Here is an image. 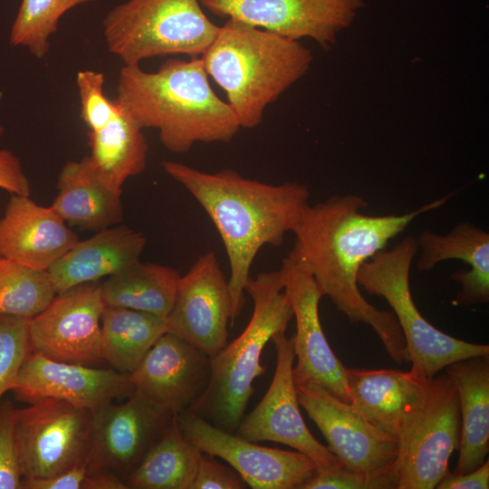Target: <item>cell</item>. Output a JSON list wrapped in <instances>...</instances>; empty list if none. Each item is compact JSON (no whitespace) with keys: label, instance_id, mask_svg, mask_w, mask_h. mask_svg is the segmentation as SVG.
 Masks as SVG:
<instances>
[{"label":"cell","instance_id":"cell-1","mask_svg":"<svg viewBox=\"0 0 489 489\" xmlns=\"http://www.w3.org/2000/svg\"><path fill=\"white\" fill-rule=\"evenodd\" d=\"M454 193L403 215L361 213L367 201L358 195H335L307 205L292 230L294 243L287 257L307 270L323 296L351 323L370 326L388 356L399 365L410 362L407 342L393 312L371 305L359 289L364 263L387 247L417 216L442 206Z\"/></svg>","mask_w":489,"mask_h":489},{"label":"cell","instance_id":"cell-2","mask_svg":"<svg viewBox=\"0 0 489 489\" xmlns=\"http://www.w3.org/2000/svg\"><path fill=\"white\" fill-rule=\"evenodd\" d=\"M162 168L200 204L221 236L229 262L234 326L256 254L266 244L281 245L292 232L309 204V188L298 182L268 184L233 169L205 172L173 160L162 162Z\"/></svg>","mask_w":489,"mask_h":489},{"label":"cell","instance_id":"cell-3","mask_svg":"<svg viewBox=\"0 0 489 489\" xmlns=\"http://www.w3.org/2000/svg\"><path fill=\"white\" fill-rule=\"evenodd\" d=\"M114 101L161 144L186 153L197 142H229L241 129L227 101L212 89L202 58L168 59L157 72L124 65Z\"/></svg>","mask_w":489,"mask_h":489},{"label":"cell","instance_id":"cell-4","mask_svg":"<svg viewBox=\"0 0 489 489\" xmlns=\"http://www.w3.org/2000/svg\"><path fill=\"white\" fill-rule=\"evenodd\" d=\"M201 58L240 127L253 129L267 106L307 72L312 54L299 41L228 18Z\"/></svg>","mask_w":489,"mask_h":489},{"label":"cell","instance_id":"cell-5","mask_svg":"<svg viewBox=\"0 0 489 489\" xmlns=\"http://www.w3.org/2000/svg\"><path fill=\"white\" fill-rule=\"evenodd\" d=\"M244 291L254 302L252 316L236 339L210 357L208 384L189 408L229 433L244 416L254 379L265 371L260 360L264 346L276 332H285L293 317L280 270L250 277Z\"/></svg>","mask_w":489,"mask_h":489},{"label":"cell","instance_id":"cell-6","mask_svg":"<svg viewBox=\"0 0 489 489\" xmlns=\"http://www.w3.org/2000/svg\"><path fill=\"white\" fill-rule=\"evenodd\" d=\"M417 252V237L408 235L391 250H380L364 263L357 280L367 292L383 298L392 308L407 342L411 369L428 379L457 360L489 355V346L455 339L422 316L409 284Z\"/></svg>","mask_w":489,"mask_h":489},{"label":"cell","instance_id":"cell-7","mask_svg":"<svg viewBox=\"0 0 489 489\" xmlns=\"http://www.w3.org/2000/svg\"><path fill=\"white\" fill-rule=\"evenodd\" d=\"M218 29L199 0H128L103 20L107 46L124 65L170 54L202 56Z\"/></svg>","mask_w":489,"mask_h":489},{"label":"cell","instance_id":"cell-8","mask_svg":"<svg viewBox=\"0 0 489 489\" xmlns=\"http://www.w3.org/2000/svg\"><path fill=\"white\" fill-rule=\"evenodd\" d=\"M396 437L398 489L436 488L461 440L458 394L446 372L425 379L404 410Z\"/></svg>","mask_w":489,"mask_h":489},{"label":"cell","instance_id":"cell-9","mask_svg":"<svg viewBox=\"0 0 489 489\" xmlns=\"http://www.w3.org/2000/svg\"><path fill=\"white\" fill-rule=\"evenodd\" d=\"M93 413L44 398L15 409L14 439L23 479L48 478L86 463Z\"/></svg>","mask_w":489,"mask_h":489},{"label":"cell","instance_id":"cell-10","mask_svg":"<svg viewBox=\"0 0 489 489\" xmlns=\"http://www.w3.org/2000/svg\"><path fill=\"white\" fill-rule=\"evenodd\" d=\"M177 420L188 442L227 462L251 488L301 489L317 468L301 452L259 446L214 426L190 409L177 414Z\"/></svg>","mask_w":489,"mask_h":489},{"label":"cell","instance_id":"cell-11","mask_svg":"<svg viewBox=\"0 0 489 489\" xmlns=\"http://www.w3.org/2000/svg\"><path fill=\"white\" fill-rule=\"evenodd\" d=\"M175 415L137 392L121 404L112 402L93 413L86 466L125 480L159 439Z\"/></svg>","mask_w":489,"mask_h":489},{"label":"cell","instance_id":"cell-12","mask_svg":"<svg viewBox=\"0 0 489 489\" xmlns=\"http://www.w3.org/2000/svg\"><path fill=\"white\" fill-rule=\"evenodd\" d=\"M101 283H87L59 292L30 319L31 351L49 359L93 366L102 361Z\"/></svg>","mask_w":489,"mask_h":489},{"label":"cell","instance_id":"cell-13","mask_svg":"<svg viewBox=\"0 0 489 489\" xmlns=\"http://www.w3.org/2000/svg\"><path fill=\"white\" fill-rule=\"evenodd\" d=\"M271 340L276 351L273 378L261 401L243 417L235 434L255 443L272 441L286 445L310 457L317 468L327 465L337 457L312 435L299 408L292 374V338L279 331Z\"/></svg>","mask_w":489,"mask_h":489},{"label":"cell","instance_id":"cell-14","mask_svg":"<svg viewBox=\"0 0 489 489\" xmlns=\"http://www.w3.org/2000/svg\"><path fill=\"white\" fill-rule=\"evenodd\" d=\"M230 317L228 281L216 254L206 252L180 275L167 332L213 357L227 343Z\"/></svg>","mask_w":489,"mask_h":489},{"label":"cell","instance_id":"cell-15","mask_svg":"<svg viewBox=\"0 0 489 489\" xmlns=\"http://www.w3.org/2000/svg\"><path fill=\"white\" fill-rule=\"evenodd\" d=\"M225 18L243 21L281 36L311 38L327 48L350 25L362 0H199Z\"/></svg>","mask_w":489,"mask_h":489},{"label":"cell","instance_id":"cell-16","mask_svg":"<svg viewBox=\"0 0 489 489\" xmlns=\"http://www.w3.org/2000/svg\"><path fill=\"white\" fill-rule=\"evenodd\" d=\"M280 271L283 292L296 322V331L292 337L297 358L292 369L295 385H318L350 404L347 368L330 347L320 321L319 302L323 294L313 276L290 258L283 260Z\"/></svg>","mask_w":489,"mask_h":489},{"label":"cell","instance_id":"cell-17","mask_svg":"<svg viewBox=\"0 0 489 489\" xmlns=\"http://www.w3.org/2000/svg\"><path fill=\"white\" fill-rule=\"evenodd\" d=\"M300 406L347 467L372 471L393 463L397 438L371 425L351 404L315 384L296 385Z\"/></svg>","mask_w":489,"mask_h":489},{"label":"cell","instance_id":"cell-18","mask_svg":"<svg viewBox=\"0 0 489 489\" xmlns=\"http://www.w3.org/2000/svg\"><path fill=\"white\" fill-rule=\"evenodd\" d=\"M11 391L29 404L53 398L94 413L115 398L129 397L134 387L128 373L58 361L31 351Z\"/></svg>","mask_w":489,"mask_h":489},{"label":"cell","instance_id":"cell-19","mask_svg":"<svg viewBox=\"0 0 489 489\" xmlns=\"http://www.w3.org/2000/svg\"><path fill=\"white\" fill-rule=\"evenodd\" d=\"M210 357L165 332L129 373L134 391L173 414L189 409L210 379Z\"/></svg>","mask_w":489,"mask_h":489},{"label":"cell","instance_id":"cell-20","mask_svg":"<svg viewBox=\"0 0 489 489\" xmlns=\"http://www.w3.org/2000/svg\"><path fill=\"white\" fill-rule=\"evenodd\" d=\"M78 241L52 206H40L29 196H10L0 219L1 258L48 271Z\"/></svg>","mask_w":489,"mask_h":489},{"label":"cell","instance_id":"cell-21","mask_svg":"<svg viewBox=\"0 0 489 489\" xmlns=\"http://www.w3.org/2000/svg\"><path fill=\"white\" fill-rule=\"evenodd\" d=\"M419 271H428L439 263L458 259L470 270H459L451 279L461 286L455 303L470 306L489 302V234L471 222L457 224L446 235L422 231L417 238Z\"/></svg>","mask_w":489,"mask_h":489},{"label":"cell","instance_id":"cell-22","mask_svg":"<svg viewBox=\"0 0 489 489\" xmlns=\"http://www.w3.org/2000/svg\"><path fill=\"white\" fill-rule=\"evenodd\" d=\"M145 245L141 232L124 225L104 228L79 240L48 270L56 293L121 271L139 261Z\"/></svg>","mask_w":489,"mask_h":489},{"label":"cell","instance_id":"cell-23","mask_svg":"<svg viewBox=\"0 0 489 489\" xmlns=\"http://www.w3.org/2000/svg\"><path fill=\"white\" fill-rule=\"evenodd\" d=\"M57 190L51 206L68 225L98 232L123 219L122 190L110 186L88 156L62 166Z\"/></svg>","mask_w":489,"mask_h":489},{"label":"cell","instance_id":"cell-24","mask_svg":"<svg viewBox=\"0 0 489 489\" xmlns=\"http://www.w3.org/2000/svg\"><path fill=\"white\" fill-rule=\"evenodd\" d=\"M458 394L459 457L454 472L465 474L484 463L489 452V355L457 360L445 368Z\"/></svg>","mask_w":489,"mask_h":489},{"label":"cell","instance_id":"cell-25","mask_svg":"<svg viewBox=\"0 0 489 489\" xmlns=\"http://www.w3.org/2000/svg\"><path fill=\"white\" fill-rule=\"evenodd\" d=\"M425 379L413 369H346L350 404L371 425L395 437L404 410Z\"/></svg>","mask_w":489,"mask_h":489},{"label":"cell","instance_id":"cell-26","mask_svg":"<svg viewBox=\"0 0 489 489\" xmlns=\"http://www.w3.org/2000/svg\"><path fill=\"white\" fill-rule=\"evenodd\" d=\"M120 107L114 120L99 130H89L87 136L92 167L110 186L122 190L129 177L144 171L148 144L140 125Z\"/></svg>","mask_w":489,"mask_h":489},{"label":"cell","instance_id":"cell-27","mask_svg":"<svg viewBox=\"0 0 489 489\" xmlns=\"http://www.w3.org/2000/svg\"><path fill=\"white\" fill-rule=\"evenodd\" d=\"M180 275L172 267L137 261L101 283V298L104 305L167 318L175 302Z\"/></svg>","mask_w":489,"mask_h":489},{"label":"cell","instance_id":"cell-28","mask_svg":"<svg viewBox=\"0 0 489 489\" xmlns=\"http://www.w3.org/2000/svg\"><path fill=\"white\" fill-rule=\"evenodd\" d=\"M101 324L103 360L128 374L167 332V318L119 306L104 305Z\"/></svg>","mask_w":489,"mask_h":489},{"label":"cell","instance_id":"cell-29","mask_svg":"<svg viewBox=\"0 0 489 489\" xmlns=\"http://www.w3.org/2000/svg\"><path fill=\"white\" fill-rule=\"evenodd\" d=\"M201 453L183 436L175 415L124 483L128 489H191Z\"/></svg>","mask_w":489,"mask_h":489},{"label":"cell","instance_id":"cell-30","mask_svg":"<svg viewBox=\"0 0 489 489\" xmlns=\"http://www.w3.org/2000/svg\"><path fill=\"white\" fill-rule=\"evenodd\" d=\"M48 271L10 261L0 266V315L32 319L56 295Z\"/></svg>","mask_w":489,"mask_h":489},{"label":"cell","instance_id":"cell-31","mask_svg":"<svg viewBox=\"0 0 489 489\" xmlns=\"http://www.w3.org/2000/svg\"><path fill=\"white\" fill-rule=\"evenodd\" d=\"M94 0H22L10 31L13 46L26 47L36 58L50 48L49 39L57 31L60 18L70 9Z\"/></svg>","mask_w":489,"mask_h":489},{"label":"cell","instance_id":"cell-32","mask_svg":"<svg viewBox=\"0 0 489 489\" xmlns=\"http://www.w3.org/2000/svg\"><path fill=\"white\" fill-rule=\"evenodd\" d=\"M394 462L372 471H358L344 465L338 458L316 468L301 489H398Z\"/></svg>","mask_w":489,"mask_h":489},{"label":"cell","instance_id":"cell-33","mask_svg":"<svg viewBox=\"0 0 489 489\" xmlns=\"http://www.w3.org/2000/svg\"><path fill=\"white\" fill-rule=\"evenodd\" d=\"M29 321L28 318L0 315V398L12 389L31 352Z\"/></svg>","mask_w":489,"mask_h":489},{"label":"cell","instance_id":"cell-34","mask_svg":"<svg viewBox=\"0 0 489 489\" xmlns=\"http://www.w3.org/2000/svg\"><path fill=\"white\" fill-rule=\"evenodd\" d=\"M76 84L81 103L80 115L89 130L102 129L120 113V105L114 100H109L104 93L102 72L80 71L76 76Z\"/></svg>","mask_w":489,"mask_h":489},{"label":"cell","instance_id":"cell-35","mask_svg":"<svg viewBox=\"0 0 489 489\" xmlns=\"http://www.w3.org/2000/svg\"><path fill=\"white\" fill-rule=\"evenodd\" d=\"M22 489H128L124 481L107 473H91L86 464L48 478H25Z\"/></svg>","mask_w":489,"mask_h":489},{"label":"cell","instance_id":"cell-36","mask_svg":"<svg viewBox=\"0 0 489 489\" xmlns=\"http://www.w3.org/2000/svg\"><path fill=\"white\" fill-rule=\"evenodd\" d=\"M15 409L10 400L0 402V489H22L14 439Z\"/></svg>","mask_w":489,"mask_h":489},{"label":"cell","instance_id":"cell-37","mask_svg":"<svg viewBox=\"0 0 489 489\" xmlns=\"http://www.w3.org/2000/svg\"><path fill=\"white\" fill-rule=\"evenodd\" d=\"M248 485L233 468L216 460L215 456L201 453L191 489H243Z\"/></svg>","mask_w":489,"mask_h":489},{"label":"cell","instance_id":"cell-38","mask_svg":"<svg viewBox=\"0 0 489 489\" xmlns=\"http://www.w3.org/2000/svg\"><path fill=\"white\" fill-rule=\"evenodd\" d=\"M0 188L10 195L29 196L31 193L21 161L8 149H0Z\"/></svg>","mask_w":489,"mask_h":489},{"label":"cell","instance_id":"cell-39","mask_svg":"<svg viewBox=\"0 0 489 489\" xmlns=\"http://www.w3.org/2000/svg\"><path fill=\"white\" fill-rule=\"evenodd\" d=\"M437 489H488L489 488V461L472 472L459 474L449 470L436 484Z\"/></svg>","mask_w":489,"mask_h":489},{"label":"cell","instance_id":"cell-40","mask_svg":"<svg viewBox=\"0 0 489 489\" xmlns=\"http://www.w3.org/2000/svg\"><path fill=\"white\" fill-rule=\"evenodd\" d=\"M7 260L0 257V266H2Z\"/></svg>","mask_w":489,"mask_h":489},{"label":"cell","instance_id":"cell-41","mask_svg":"<svg viewBox=\"0 0 489 489\" xmlns=\"http://www.w3.org/2000/svg\"><path fill=\"white\" fill-rule=\"evenodd\" d=\"M4 127L0 125V137L4 134Z\"/></svg>","mask_w":489,"mask_h":489}]
</instances>
